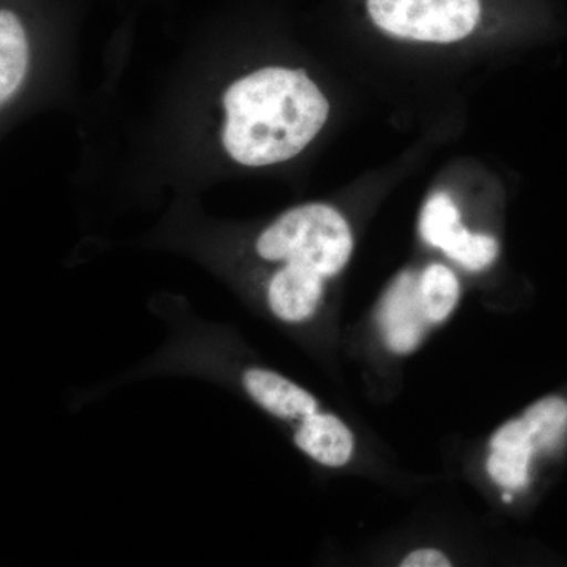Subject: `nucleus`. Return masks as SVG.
<instances>
[{
	"instance_id": "1",
	"label": "nucleus",
	"mask_w": 567,
	"mask_h": 567,
	"mask_svg": "<svg viewBox=\"0 0 567 567\" xmlns=\"http://www.w3.org/2000/svg\"><path fill=\"white\" fill-rule=\"evenodd\" d=\"M223 103L224 148L249 167L293 158L315 141L330 114L327 96L303 70L278 66L234 82Z\"/></svg>"
},
{
	"instance_id": "2",
	"label": "nucleus",
	"mask_w": 567,
	"mask_h": 567,
	"mask_svg": "<svg viewBox=\"0 0 567 567\" xmlns=\"http://www.w3.org/2000/svg\"><path fill=\"white\" fill-rule=\"evenodd\" d=\"M252 251L260 262L276 265V268L301 265L323 278L333 279L352 257V227L344 215L330 205H301L260 230L254 238Z\"/></svg>"
},
{
	"instance_id": "3",
	"label": "nucleus",
	"mask_w": 567,
	"mask_h": 567,
	"mask_svg": "<svg viewBox=\"0 0 567 567\" xmlns=\"http://www.w3.org/2000/svg\"><path fill=\"white\" fill-rule=\"evenodd\" d=\"M380 31L424 43H454L472 35L483 18V0H365Z\"/></svg>"
},
{
	"instance_id": "4",
	"label": "nucleus",
	"mask_w": 567,
	"mask_h": 567,
	"mask_svg": "<svg viewBox=\"0 0 567 567\" xmlns=\"http://www.w3.org/2000/svg\"><path fill=\"white\" fill-rule=\"evenodd\" d=\"M327 281L301 265H282L257 281L256 290L245 295L246 306L279 327L290 330L312 327L323 311Z\"/></svg>"
},
{
	"instance_id": "5",
	"label": "nucleus",
	"mask_w": 567,
	"mask_h": 567,
	"mask_svg": "<svg viewBox=\"0 0 567 567\" xmlns=\"http://www.w3.org/2000/svg\"><path fill=\"white\" fill-rule=\"evenodd\" d=\"M379 328L386 346L395 353H410L423 341L429 324L417 292V276H399L380 303Z\"/></svg>"
},
{
	"instance_id": "6",
	"label": "nucleus",
	"mask_w": 567,
	"mask_h": 567,
	"mask_svg": "<svg viewBox=\"0 0 567 567\" xmlns=\"http://www.w3.org/2000/svg\"><path fill=\"white\" fill-rule=\"evenodd\" d=\"M293 446L322 468L342 470L357 454V436L338 413L324 410L295 436Z\"/></svg>"
},
{
	"instance_id": "7",
	"label": "nucleus",
	"mask_w": 567,
	"mask_h": 567,
	"mask_svg": "<svg viewBox=\"0 0 567 567\" xmlns=\"http://www.w3.org/2000/svg\"><path fill=\"white\" fill-rule=\"evenodd\" d=\"M535 453V443L522 417L509 421L492 436L488 476L505 491H522L528 484L529 462Z\"/></svg>"
},
{
	"instance_id": "8",
	"label": "nucleus",
	"mask_w": 567,
	"mask_h": 567,
	"mask_svg": "<svg viewBox=\"0 0 567 567\" xmlns=\"http://www.w3.org/2000/svg\"><path fill=\"white\" fill-rule=\"evenodd\" d=\"M29 63V47L20 20L11 11L0 13V100L6 103L20 89Z\"/></svg>"
},
{
	"instance_id": "9",
	"label": "nucleus",
	"mask_w": 567,
	"mask_h": 567,
	"mask_svg": "<svg viewBox=\"0 0 567 567\" xmlns=\"http://www.w3.org/2000/svg\"><path fill=\"white\" fill-rule=\"evenodd\" d=\"M432 246L442 249L454 262L472 271L484 270L494 264L499 249L494 237L470 233L461 219L446 227Z\"/></svg>"
},
{
	"instance_id": "10",
	"label": "nucleus",
	"mask_w": 567,
	"mask_h": 567,
	"mask_svg": "<svg viewBox=\"0 0 567 567\" xmlns=\"http://www.w3.org/2000/svg\"><path fill=\"white\" fill-rule=\"evenodd\" d=\"M417 292L429 323H442L456 309L461 284L446 265L432 264L417 276Z\"/></svg>"
},
{
	"instance_id": "11",
	"label": "nucleus",
	"mask_w": 567,
	"mask_h": 567,
	"mask_svg": "<svg viewBox=\"0 0 567 567\" xmlns=\"http://www.w3.org/2000/svg\"><path fill=\"white\" fill-rule=\"evenodd\" d=\"M536 451H550L566 434L567 402L561 398H546L529 406L522 416Z\"/></svg>"
},
{
	"instance_id": "12",
	"label": "nucleus",
	"mask_w": 567,
	"mask_h": 567,
	"mask_svg": "<svg viewBox=\"0 0 567 567\" xmlns=\"http://www.w3.org/2000/svg\"><path fill=\"white\" fill-rule=\"evenodd\" d=\"M402 567H447L451 566L450 559L436 550V548H420V550L412 551L406 555L404 561L401 563Z\"/></svg>"
}]
</instances>
